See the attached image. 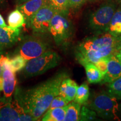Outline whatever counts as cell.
Segmentation results:
<instances>
[{
	"label": "cell",
	"mask_w": 121,
	"mask_h": 121,
	"mask_svg": "<svg viewBox=\"0 0 121 121\" xmlns=\"http://www.w3.org/2000/svg\"><path fill=\"white\" fill-rule=\"evenodd\" d=\"M117 10V4L109 0L101 4L91 13L89 19V26L96 33L108 32L111 20Z\"/></svg>",
	"instance_id": "obj_5"
},
{
	"label": "cell",
	"mask_w": 121,
	"mask_h": 121,
	"mask_svg": "<svg viewBox=\"0 0 121 121\" xmlns=\"http://www.w3.org/2000/svg\"><path fill=\"white\" fill-rule=\"evenodd\" d=\"M78 86L73 80L65 78L62 82L59 90V95L66 98L69 102L73 100L76 94Z\"/></svg>",
	"instance_id": "obj_14"
},
{
	"label": "cell",
	"mask_w": 121,
	"mask_h": 121,
	"mask_svg": "<svg viewBox=\"0 0 121 121\" xmlns=\"http://www.w3.org/2000/svg\"><path fill=\"white\" fill-rule=\"evenodd\" d=\"M3 1H4V0H0V3H2Z\"/></svg>",
	"instance_id": "obj_37"
},
{
	"label": "cell",
	"mask_w": 121,
	"mask_h": 121,
	"mask_svg": "<svg viewBox=\"0 0 121 121\" xmlns=\"http://www.w3.org/2000/svg\"><path fill=\"white\" fill-rule=\"evenodd\" d=\"M0 63H1L2 71L4 69H10V70L13 71L11 66V58L10 57L7 56H4L2 53L1 54V58H0Z\"/></svg>",
	"instance_id": "obj_27"
},
{
	"label": "cell",
	"mask_w": 121,
	"mask_h": 121,
	"mask_svg": "<svg viewBox=\"0 0 121 121\" xmlns=\"http://www.w3.org/2000/svg\"><path fill=\"white\" fill-rule=\"evenodd\" d=\"M109 58V57H104V58L100 59L97 62L94 63L97 67L98 69L100 71L104 77L107 72Z\"/></svg>",
	"instance_id": "obj_25"
},
{
	"label": "cell",
	"mask_w": 121,
	"mask_h": 121,
	"mask_svg": "<svg viewBox=\"0 0 121 121\" xmlns=\"http://www.w3.org/2000/svg\"><path fill=\"white\" fill-rule=\"evenodd\" d=\"M69 101L60 95H57L53 99L48 109H51L56 108H60L67 105L69 103Z\"/></svg>",
	"instance_id": "obj_24"
},
{
	"label": "cell",
	"mask_w": 121,
	"mask_h": 121,
	"mask_svg": "<svg viewBox=\"0 0 121 121\" xmlns=\"http://www.w3.org/2000/svg\"><path fill=\"white\" fill-rule=\"evenodd\" d=\"M0 26H7V25L5 23L4 18L2 16V15L0 13Z\"/></svg>",
	"instance_id": "obj_30"
},
{
	"label": "cell",
	"mask_w": 121,
	"mask_h": 121,
	"mask_svg": "<svg viewBox=\"0 0 121 121\" xmlns=\"http://www.w3.org/2000/svg\"><path fill=\"white\" fill-rule=\"evenodd\" d=\"M67 75L60 72L44 82L29 89L17 88L15 99L25 112L32 116L37 121L49 108L51 102L59 95L60 87Z\"/></svg>",
	"instance_id": "obj_1"
},
{
	"label": "cell",
	"mask_w": 121,
	"mask_h": 121,
	"mask_svg": "<svg viewBox=\"0 0 121 121\" xmlns=\"http://www.w3.org/2000/svg\"><path fill=\"white\" fill-rule=\"evenodd\" d=\"M29 1V0H15L16 4H17V5H20V4H22L23 3L26 2V1Z\"/></svg>",
	"instance_id": "obj_31"
},
{
	"label": "cell",
	"mask_w": 121,
	"mask_h": 121,
	"mask_svg": "<svg viewBox=\"0 0 121 121\" xmlns=\"http://www.w3.org/2000/svg\"><path fill=\"white\" fill-rule=\"evenodd\" d=\"M85 67L87 81L90 84H96L102 82L104 76L93 63L86 62L82 65Z\"/></svg>",
	"instance_id": "obj_15"
},
{
	"label": "cell",
	"mask_w": 121,
	"mask_h": 121,
	"mask_svg": "<svg viewBox=\"0 0 121 121\" xmlns=\"http://www.w3.org/2000/svg\"><path fill=\"white\" fill-rule=\"evenodd\" d=\"M119 112L121 113V103L119 105Z\"/></svg>",
	"instance_id": "obj_35"
},
{
	"label": "cell",
	"mask_w": 121,
	"mask_h": 121,
	"mask_svg": "<svg viewBox=\"0 0 121 121\" xmlns=\"http://www.w3.org/2000/svg\"><path fill=\"white\" fill-rule=\"evenodd\" d=\"M86 0H69V8H78L81 6Z\"/></svg>",
	"instance_id": "obj_28"
},
{
	"label": "cell",
	"mask_w": 121,
	"mask_h": 121,
	"mask_svg": "<svg viewBox=\"0 0 121 121\" xmlns=\"http://www.w3.org/2000/svg\"><path fill=\"white\" fill-rule=\"evenodd\" d=\"M22 38L20 28L0 26V52L12 47Z\"/></svg>",
	"instance_id": "obj_9"
},
{
	"label": "cell",
	"mask_w": 121,
	"mask_h": 121,
	"mask_svg": "<svg viewBox=\"0 0 121 121\" xmlns=\"http://www.w3.org/2000/svg\"><path fill=\"white\" fill-rule=\"evenodd\" d=\"M121 47V35L115 37L108 32L96 33L84 39L75 49L76 58L80 63H95L104 57L116 55Z\"/></svg>",
	"instance_id": "obj_2"
},
{
	"label": "cell",
	"mask_w": 121,
	"mask_h": 121,
	"mask_svg": "<svg viewBox=\"0 0 121 121\" xmlns=\"http://www.w3.org/2000/svg\"><path fill=\"white\" fill-rule=\"evenodd\" d=\"M104 119L119 120V104L117 99L108 92L101 91L91 95L85 104Z\"/></svg>",
	"instance_id": "obj_3"
},
{
	"label": "cell",
	"mask_w": 121,
	"mask_h": 121,
	"mask_svg": "<svg viewBox=\"0 0 121 121\" xmlns=\"http://www.w3.org/2000/svg\"><path fill=\"white\" fill-rule=\"evenodd\" d=\"M0 116L5 121H20V117L13 107L12 101H9L4 96L0 98Z\"/></svg>",
	"instance_id": "obj_13"
},
{
	"label": "cell",
	"mask_w": 121,
	"mask_h": 121,
	"mask_svg": "<svg viewBox=\"0 0 121 121\" xmlns=\"http://www.w3.org/2000/svg\"><path fill=\"white\" fill-rule=\"evenodd\" d=\"M108 92L117 99H121V77L108 84Z\"/></svg>",
	"instance_id": "obj_21"
},
{
	"label": "cell",
	"mask_w": 121,
	"mask_h": 121,
	"mask_svg": "<svg viewBox=\"0 0 121 121\" xmlns=\"http://www.w3.org/2000/svg\"><path fill=\"white\" fill-rule=\"evenodd\" d=\"M4 78L2 75L0 76V91H2L4 90Z\"/></svg>",
	"instance_id": "obj_29"
},
{
	"label": "cell",
	"mask_w": 121,
	"mask_h": 121,
	"mask_svg": "<svg viewBox=\"0 0 121 121\" xmlns=\"http://www.w3.org/2000/svg\"><path fill=\"white\" fill-rule=\"evenodd\" d=\"M81 104L74 102L66 106V116L65 121H80Z\"/></svg>",
	"instance_id": "obj_18"
},
{
	"label": "cell",
	"mask_w": 121,
	"mask_h": 121,
	"mask_svg": "<svg viewBox=\"0 0 121 121\" xmlns=\"http://www.w3.org/2000/svg\"><path fill=\"white\" fill-rule=\"evenodd\" d=\"M121 77V61L116 55L109 57L107 72L103 79L102 83H109Z\"/></svg>",
	"instance_id": "obj_11"
},
{
	"label": "cell",
	"mask_w": 121,
	"mask_h": 121,
	"mask_svg": "<svg viewBox=\"0 0 121 121\" xmlns=\"http://www.w3.org/2000/svg\"><path fill=\"white\" fill-rule=\"evenodd\" d=\"M96 113L86 105H84L81 108L80 121H92L96 118Z\"/></svg>",
	"instance_id": "obj_23"
},
{
	"label": "cell",
	"mask_w": 121,
	"mask_h": 121,
	"mask_svg": "<svg viewBox=\"0 0 121 121\" xmlns=\"http://www.w3.org/2000/svg\"><path fill=\"white\" fill-rule=\"evenodd\" d=\"M68 11H58L52 18L49 33L57 45H67L72 35V25L67 17Z\"/></svg>",
	"instance_id": "obj_6"
},
{
	"label": "cell",
	"mask_w": 121,
	"mask_h": 121,
	"mask_svg": "<svg viewBox=\"0 0 121 121\" xmlns=\"http://www.w3.org/2000/svg\"><path fill=\"white\" fill-rule=\"evenodd\" d=\"M9 25L12 28H19L26 24L23 14L18 9L13 10L10 13L7 18Z\"/></svg>",
	"instance_id": "obj_19"
},
{
	"label": "cell",
	"mask_w": 121,
	"mask_h": 121,
	"mask_svg": "<svg viewBox=\"0 0 121 121\" xmlns=\"http://www.w3.org/2000/svg\"><path fill=\"white\" fill-rule=\"evenodd\" d=\"M89 97L90 92L89 86L87 83L84 82L80 86H78L74 100L81 105H85L88 101Z\"/></svg>",
	"instance_id": "obj_20"
},
{
	"label": "cell",
	"mask_w": 121,
	"mask_h": 121,
	"mask_svg": "<svg viewBox=\"0 0 121 121\" xmlns=\"http://www.w3.org/2000/svg\"><path fill=\"white\" fill-rule=\"evenodd\" d=\"M11 58V63L13 71L15 73L24 69L26 66L27 60L19 54H15Z\"/></svg>",
	"instance_id": "obj_22"
},
{
	"label": "cell",
	"mask_w": 121,
	"mask_h": 121,
	"mask_svg": "<svg viewBox=\"0 0 121 121\" xmlns=\"http://www.w3.org/2000/svg\"><path fill=\"white\" fill-rule=\"evenodd\" d=\"M108 32L115 37L121 35V6L115 11Z\"/></svg>",
	"instance_id": "obj_17"
},
{
	"label": "cell",
	"mask_w": 121,
	"mask_h": 121,
	"mask_svg": "<svg viewBox=\"0 0 121 121\" xmlns=\"http://www.w3.org/2000/svg\"><path fill=\"white\" fill-rule=\"evenodd\" d=\"M49 2H51L49 0H29L18 5L17 9L23 14L26 25H28L33 16L42 7Z\"/></svg>",
	"instance_id": "obj_10"
},
{
	"label": "cell",
	"mask_w": 121,
	"mask_h": 121,
	"mask_svg": "<svg viewBox=\"0 0 121 121\" xmlns=\"http://www.w3.org/2000/svg\"><path fill=\"white\" fill-rule=\"evenodd\" d=\"M69 0H53L52 4L58 11H68Z\"/></svg>",
	"instance_id": "obj_26"
},
{
	"label": "cell",
	"mask_w": 121,
	"mask_h": 121,
	"mask_svg": "<svg viewBox=\"0 0 121 121\" xmlns=\"http://www.w3.org/2000/svg\"><path fill=\"white\" fill-rule=\"evenodd\" d=\"M58 11L52 2H49L33 16L27 26L32 30L35 35L43 36L49 33L51 20Z\"/></svg>",
	"instance_id": "obj_8"
},
{
	"label": "cell",
	"mask_w": 121,
	"mask_h": 121,
	"mask_svg": "<svg viewBox=\"0 0 121 121\" xmlns=\"http://www.w3.org/2000/svg\"><path fill=\"white\" fill-rule=\"evenodd\" d=\"M116 56H117V58H118L119 60L121 61V47L120 49H119L118 52H117V53L116 54Z\"/></svg>",
	"instance_id": "obj_32"
},
{
	"label": "cell",
	"mask_w": 121,
	"mask_h": 121,
	"mask_svg": "<svg viewBox=\"0 0 121 121\" xmlns=\"http://www.w3.org/2000/svg\"><path fill=\"white\" fill-rule=\"evenodd\" d=\"M0 121H6L5 119H4V118H3L2 116H0Z\"/></svg>",
	"instance_id": "obj_34"
},
{
	"label": "cell",
	"mask_w": 121,
	"mask_h": 121,
	"mask_svg": "<svg viewBox=\"0 0 121 121\" xmlns=\"http://www.w3.org/2000/svg\"><path fill=\"white\" fill-rule=\"evenodd\" d=\"M2 76L4 78V96L7 100L12 101V95L14 93L17 80L15 72L10 69L2 71Z\"/></svg>",
	"instance_id": "obj_12"
},
{
	"label": "cell",
	"mask_w": 121,
	"mask_h": 121,
	"mask_svg": "<svg viewBox=\"0 0 121 121\" xmlns=\"http://www.w3.org/2000/svg\"><path fill=\"white\" fill-rule=\"evenodd\" d=\"M66 106L48 109L42 118L43 121H63L66 116Z\"/></svg>",
	"instance_id": "obj_16"
},
{
	"label": "cell",
	"mask_w": 121,
	"mask_h": 121,
	"mask_svg": "<svg viewBox=\"0 0 121 121\" xmlns=\"http://www.w3.org/2000/svg\"><path fill=\"white\" fill-rule=\"evenodd\" d=\"M118 1V2L120 3V4H121V0H117Z\"/></svg>",
	"instance_id": "obj_36"
},
{
	"label": "cell",
	"mask_w": 121,
	"mask_h": 121,
	"mask_svg": "<svg viewBox=\"0 0 121 121\" xmlns=\"http://www.w3.org/2000/svg\"><path fill=\"white\" fill-rule=\"evenodd\" d=\"M49 1H51V2H52V1H53V0H49Z\"/></svg>",
	"instance_id": "obj_38"
},
{
	"label": "cell",
	"mask_w": 121,
	"mask_h": 121,
	"mask_svg": "<svg viewBox=\"0 0 121 121\" xmlns=\"http://www.w3.org/2000/svg\"><path fill=\"white\" fill-rule=\"evenodd\" d=\"M61 58L54 51L48 50L40 56L27 62L23 74L25 78L37 76L53 69L60 62Z\"/></svg>",
	"instance_id": "obj_4"
},
{
	"label": "cell",
	"mask_w": 121,
	"mask_h": 121,
	"mask_svg": "<svg viewBox=\"0 0 121 121\" xmlns=\"http://www.w3.org/2000/svg\"><path fill=\"white\" fill-rule=\"evenodd\" d=\"M40 37L34 34L22 38L14 54L22 56L27 61L40 56L49 49L47 42Z\"/></svg>",
	"instance_id": "obj_7"
},
{
	"label": "cell",
	"mask_w": 121,
	"mask_h": 121,
	"mask_svg": "<svg viewBox=\"0 0 121 121\" xmlns=\"http://www.w3.org/2000/svg\"><path fill=\"white\" fill-rule=\"evenodd\" d=\"M2 54V52H0V58H1V54ZM2 68H1V63H0V76L2 75Z\"/></svg>",
	"instance_id": "obj_33"
}]
</instances>
